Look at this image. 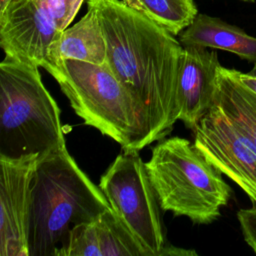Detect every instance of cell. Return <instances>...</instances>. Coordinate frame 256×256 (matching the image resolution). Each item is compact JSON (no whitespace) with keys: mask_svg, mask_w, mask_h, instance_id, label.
<instances>
[{"mask_svg":"<svg viewBox=\"0 0 256 256\" xmlns=\"http://www.w3.org/2000/svg\"><path fill=\"white\" fill-rule=\"evenodd\" d=\"M99 18L106 63L145 109L151 144L165 138L176 119L183 45L161 25L122 0H87Z\"/></svg>","mask_w":256,"mask_h":256,"instance_id":"obj_1","label":"cell"},{"mask_svg":"<svg viewBox=\"0 0 256 256\" xmlns=\"http://www.w3.org/2000/svg\"><path fill=\"white\" fill-rule=\"evenodd\" d=\"M111 206L66 145L40 157L31 185L29 256H65L72 229Z\"/></svg>","mask_w":256,"mask_h":256,"instance_id":"obj_2","label":"cell"},{"mask_svg":"<svg viewBox=\"0 0 256 256\" xmlns=\"http://www.w3.org/2000/svg\"><path fill=\"white\" fill-rule=\"evenodd\" d=\"M44 69L56 80L84 124L112 138L123 150L140 151L151 144L144 107L107 63L66 59Z\"/></svg>","mask_w":256,"mask_h":256,"instance_id":"obj_3","label":"cell"},{"mask_svg":"<svg viewBox=\"0 0 256 256\" xmlns=\"http://www.w3.org/2000/svg\"><path fill=\"white\" fill-rule=\"evenodd\" d=\"M145 165L161 209L195 224L217 220L232 195L222 172L188 139L159 140Z\"/></svg>","mask_w":256,"mask_h":256,"instance_id":"obj_4","label":"cell"},{"mask_svg":"<svg viewBox=\"0 0 256 256\" xmlns=\"http://www.w3.org/2000/svg\"><path fill=\"white\" fill-rule=\"evenodd\" d=\"M60 112L39 67L4 57L0 63V156H44L66 145Z\"/></svg>","mask_w":256,"mask_h":256,"instance_id":"obj_5","label":"cell"},{"mask_svg":"<svg viewBox=\"0 0 256 256\" xmlns=\"http://www.w3.org/2000/svg\"><path fill=\"white\" fill-rule=\"evenodd\" d=\"M98 186L118 219L149 256H163L167 244L162 209L139 151L123 150Z\"/></svg>","mask_w":256,"mask_h":256,"instance_id":"obj_6","label":"cell"},{"mask_svg":"<svg viewBox=\"0 0 256 256\" xmlns=\"http://www.w3.org/2000/svg\"><path fill=\"white\" fill-rule=\"evenodd\" d=\"M194 144L256 206V148L212 102L193 130Z\"/></svg>","mask_w":256,"mask_h":256,"instance_id":"obj_7","label":"cell"},{"mask_svg":"<svg viewBox=\"0 0 256 256\" xmlns=\"http://www.w3.org/2000/svg\"><path fill=\"white\" fill-rule=\"evenodd\" d=\"M40 157L0 156V256H29L31 185Z\"/></svg>","mask_w":256,"mask_h":256,"instance_id":"obj_8","label":"cell"},{"mask_svg":"<svg viewBox=\"0 0 256 256\" xmlns=\"http://www.w3.org/2000/svg\"><path fill=\"white\" fill-rule=\"evenodd\" d=\"M61 34L34 0H13L0 12V46L7 58L44 68Z\"/></svg>","mask_w":256,"mask_h":256,"instance_id":"obj_9","label":"cell"},{"mask_svg":"<svg viewBox=\"0 0 256 256\" xmlns=\"http://www.w3.org/2000/svg\"><path fill=\"white\" fill-rule=\"evenodd\" d=\"M220 65L215 50L183 46L176 91V119L192 131L212 105Z\"/></svg>","mask_w":256,"mask_h":256,"instance_id":"obj_10","label":"cell"},{"mask_svg":"<svg viewBox=\"0 0 256 256\" xmlns=\"http://www.w3.org/2000/svg\"><path fill=\"white\" fill-rule=\"evenodd\" d=\"M183 46H202L231 52L241 59L256 62V37L220 18L198 13L179 34Z\"/></svg>","mask_w":256,"mask_h":256,"instance_id":"obj_11","label":"cell"},{"mask_svg":"<svg viewBox=\"0 0 256 256\" xmlns=\"http://www.w3.org/2000/svg\"><path fill=\"white\" fill-rule=\"evenodd\" d=\"M66 59L98 65L106 63V41L99 18L92 6H88V11L78 22L62 31L46 65Z\"/></svg>","mask_w":256,"mask_h":256,"instance_id":"obj_12","label":"cell"},{"mask_svg":"<svg viewBox=\"0 0 256 256\" xmlns=\"http://www.w3.org/2000/svg\"><path fill=\"white\" fill-rule=\"evenodd\" d=\"M213 103L256 148V94L237 79L232 68L219 66Z\"/></svg>","mask_w":256,"mask_h":256,"instance_id":"obj_13","label":"cell"},{"mask_svg":"<svg viewBox=\"0 0 256 256\" xmlns=\"http://www.w3.org/2000/svg\"><path fill=\"white\" fill-rule=\"evenodd\" d=\"M173 35H179L198 14L194 0H122Z\"/></svg>","mask_w":256,"mask_h":256,"instance_id":"obj_14","label":"cell"},{"mask_svg":"<svg viewBox=\"0 0 256 256\" xmlns=\"http://www.w3.org/2000/svg\"><path fill=\"white\" fill-rule=\"evenodd\" d=\"M95 226L102 256H149L112 208L99 216Z\"/></svg>","mask_w":256,"mask_h":256,"instance_id":"obj_15","label":"cell"},{"mask_svg":"<svg viewBox=\"0 0 256 256\" xmlns=\"http://www.w3.org/2000/svg\"><path fill=\"white\" fill-rule=\"evenodd\" d=\"M65 256H102L95 221L79 224L72 229Z\"/></svg>","mask_w":256,"mask_h":256,"instance_id":"obj_16","label":"cell"},{"mask_svg":"<svg viewBox=\"0 0 256 256\" xmlns=\"http://www.w3.org/2000/svg\"><path fill=\"white\" fill-rule=\"evenodd\" d=\"M56 23L60 30H65L72 23L80 8L87 0H34Z\"/></svg>","mask_w":256,"mask_h":256,"instance_id":"obj_17","label":"cell"},{"mask_svg":"<svg viewBox=\"0 0 256 256\" xmlns=\"http://www.w3.org/2000/svg\"><path fill=\"white\" fill-rule=\"evenodd\" d=\"M236 216L245 242L256 253V206L239 209Z\"/></svg>","mask_w":256,"mask_h":256,"instance_id":"obj_18","label":"cell"},{"mask_svg":"<svg viewBox=\"0 0 256 256\" xmlns=\"http://www.w3.org/2000/svg\"><path fill=\"white\" fill-rule=\"evenodd\" d=\"M233 72L243 85L256 94V62L254 63L252 69L248 72H241L236 69H233Z\"/></svg>","mask_w":256,"mask_h":256,"instance_id":"obj_19","label":"cell"},{"mask_svg":"<svg viewBox=\"0 0 256 256\" xmlns=\"http://www.w3.org/2000/svg\"><path fill=\"white\" fill-rule=\"evenodd\" d=\"M13 0H0V12L4 11V9L9 5V3Z\"/></svg>","mask_w":256,"mask_h":256,"instance_id":"obj_20","label":"cell"},{"mask_svg":"<svg viewBox=\"0 0 256 256\" xmlns=\"http://www.w3.org/2000/svg\"><path fill=\"white\" fill-rule=\"evenodd\" d=\"M240 1H243V2H249V3H254L256 0H240Z\"/></svg>","mask_w":256,"mask_h":256,"instance_id":"obj_21","label":"cell"}]
</instances>
